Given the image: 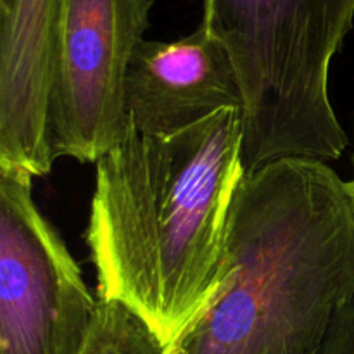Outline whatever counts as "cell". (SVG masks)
<instances>
[{
  "instance_id": "1",
  "label": "cell",
  "mask_w": 354,
  "mask_h": 354,
  "mask_svg": "<svg viewBox=\"0 0 354 354\" xmlns=\"http://www.w3.org/2000/svg\"><path fill=\"white\" fill-rule=\"evenodd\" d=\"M242 111L165 137L128 127L95 162L85 241L100 301H118L168 348L223 275L242 166Z\"/></svg>"
},
{
  "instance_id": "2",
  "label": "cell",
  "mask_w": 354,
  "mask_h": 354,
  "mask_svg": "<svg viewBox=\"0 0 354 354\" xmlns=\"http://www.w3.org/2000/svg\"><path fill=\"white\" fill-rule=\"evenodd\" d=\"M353 296L348 183L320 159H279L242 178L220 287L165 354H322Z\"/></svg>"
},
{
  "instance_id": "3",
  "label": "cell",
  "mask_w": 354,
  "mask_h": 354,
  "mask_svg": "<svg viewBox=\"0 0 354 354\" xmlns=\"http://www.w3.org/2000/svg\"><path fill=\"white\" fill-rule=\"evenodd\" d=\"M354 0H203L201 26L234 61L245 175L283 158L339 159L348 147L328 93Z\"/></svg>"
},
{
  "instance_id": "4",
  "label": "cell",
  "mask_w": 354,
  "mask_h": 354,
  "mask_svg": "<svg viewBox=\"0 0 354 354\" xmlns=\"http://www.w3.org/2000/svg\"><path fill=\"white\" fill-rule=\"evenodd\" d=\"M33 176L0 166V354H82L99 301L33 201Z\"/></svg>"
},
{
  "instance_id": "5",
  "label": "cell",
  "mask_w": 354,
  "mask_h": 354,
  "mask_svg": "<svg viewBox=\"0 0 354 354\" xmlns=\"http://www.w3.org/2000/svg\"><path fill=\"white\" fill-rule=\"evenodd\" d=\"M156 0H61L50 93L54 158L95 165L130 123L124 83Z\"/></svg>"
},
{
  "instance_id": "6",
  "label": "cell",
  "mask_w": 354,
  "mask_h": 354,
  "mask_svg": "<svg viewBox=\"0 0 354 354\" xmlns=\"http://www.w3.org/2000/svg\"><path fill=\"white\" fill-rule=\"evenodd\" d=\"M241 82L227 48L199 24L171 41L144 40L124 83L128 123L145 135L178 133L225 109H241Z\"/></svg>"
},
{
  "instance_id": "7",
  "label": "cell",
  "mask_w": 354,
  "mask_h": 354,
  "mask_svg": "<svg viewBox=\"0 0 354 354\" xmlns=\"http://www.w3.org/2000/svg\"><path fill=\"white\" fill-rule=\"evenodd\" d=\"M61 0H0V166L45 176L54 165L50 93Z\"/></svg>"
},
{
  "instance_id": "8",
  "label": "cell",
  "mask_w": 354,
  "mask_h": 354,
  "mask_svg": "<svg viewBox=\"0 0 354 354\" xmlns=\"http://www.w3.org/2000/svg\"><path fill=\"white\" fill-rule=\"evenodd\" d=\"M99 301L88 342L82 354H165L158 335L118 301Z\"/></svg>"
},
{
  "instance_id": "9",
  "label": "cell",
  "mask_w": 354,
  "mask_h": 354,
  "mask_svg": "<svg viewBox=\"0 0 354 354\" xmlns=\"http://www.w3.org/2000/svg\"><path fill=\"white\" fill-rule=\"evenodd\" d=\"M322 354H354V296L339 310Z\"/></svg>"
},
{
  "instance_id": "10",
  "label": "cell",
  "mask_w": 354,
  "mask_h": 354,
  "mask_svg": "<svg viewBox=\"0 0 354 354\" xmlns=\"http://www.w3.org/2000/svg\"><path fill=\"white\" fill-rule=\"evenodd\" d=\"M348 190H349V196H351V203L354 207V178L351 180V182H348Z\"/></svg>"
}]
</instances>
